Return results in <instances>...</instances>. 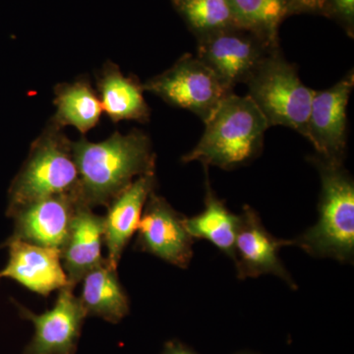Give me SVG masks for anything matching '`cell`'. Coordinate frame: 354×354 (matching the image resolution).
<instances>
[{
  "mask_svg": "<svg viewBox=\"0 0 354 354\" xmlns=\"http://www.w3.org/2000/svg\"><path fill=\"white\" fill-rule=\"evenodd\" d=\"M79 174L78 197L90 208L106 206L139 176L155 172L156 156L145 133L115 132L93 143L85 138L72 142Z\"/></svg>",
  "mask_w": 354,
  "mask_h": 354,
  "instance_id": "1",
  "label": "cell"
},
{
  "mask_svg": "<svg viewBox=\"0 0 354 354\" xmlns=\"http://www.w3.org/2000/svg\"><path fill=\"white\" fill-rule=\"evenodd\" d=\"M204 134L196 147L183 157L184 164L232 171L260 155L269 128L265 116L248 95L228 94L205 122Z\"/></svg>",
  "mask_w": 354,
  "mask_h": 354,
  "instance_id": "2",
  "label": "cell"
},
{
  "mask_svg": "<svg viewBox=\"0 0 354 354\" xmlns=\"http://www.w3.org/2000/svg\"><path fill=\"white\" fill-rule=\"evenodd\" d=\"M321 178L319 218L313 227L291 239L312 257L351 264L354 258V183L344 162L314 156Z\"/></svg>",
  "mask_w": 354,
  "mask_h": 354,
  "instance_id": "3",
  "label": "cell"
},
{
  "mask_svg": "<svg viewBox=\"0 0 354 354\" xmlns=\"http://www.w3.org/2000/svg\"><path fill=\"white\" fill-rule=\"evenodd\" d=\"M79 174L72 141L50 122L32 144L29 156L9 189L7 215L44 198L78 193Z\"/></svg>",
  "mask_w": 354,
  "mask_h": 354,
  "instance_id": "4",
  "label": "cell"
},
{
  "mask_svg": "<svg viewBox=\"0 0 354 354\" xmlns=\"http://www.w3.org/2000/svg\"><path fill=\"white\" fill-rule=\"evenodd\" d=\"M248 95L265 116L269 127H285L306 138L315 91L302 83L297 67L281 51L270 53L245 83Z\"/></svg>",
  "mask_w": 354,
  "mask_h": 354,
  "instance_id": "5",
  "label": "cell"
},
{
  "mask_svg": "<svg viewBox=\"0 0 354 354\" xmlns=\"http://www.w3.org/2000/svg\"><path fill=\"white\" fill-rule=\"evenodd\" d=\"M143 88L171 106L196 114L204 123L232 93L209 67L190 53L179 58L164 73L150 79Z\"/></svg>",
  "mask_w": 354,
  "mask_h": 354,
  "instance_id": "6",
  "label": "cell"
},
{
  "mask_svg": "<svg viewBox=\"0 0 354 354\" xmlns=\"http://www.w3.org/2000/svg\"><path fill=\"white\" fill-rule=\"evenodd\" d=\"M279 48L259 35L234 26L200 37L196 57L234 92L237 84H245L263 60Z\"/></svg>",
  "mask_w": 354,
  "mask_h": 354,
  "instance_id": "7",
  "label": "cell"
},
{
  "mask_svg": "<svg viewBox=\"0 0 354 354\" xmlns=\"http://www.w3.org/2000/svg\"><path fill=\"white\" fill-rule=\"evenodd\" d=\"M136 232V247L142 252L180 269L189 266L195 239L186 230L185 216L155 191L147 200Z\"/></svg>",
  "mask_w": 354,
  "mask_h": 354,
  "instance_id": "8",
  "label": "cell"
},
{
  "mask_svg": "<svg viewBox=\"0 0 354 354\" xmlns=\"http://www.w3.org/2000/svg\"><path fill=\"white\" fill-rule=\"evenodd\" d=\"M291 239H281L270 234L259 214L246 205L239 215L234 244V263L239 279L272 274L285 281L291 290H297L295 279L279 258L283 247L290 246Z\"/></svg>",
  "mask_w": 354,
  "mask_h": 354,
  "instance_id": "9",
  "label": "cell"
},
{
  "mask_svg": "<svg viewBox=\"0 0 354 354\" xmlns=\"http://www.w3.org/2000/svg\"><path fill=\"white\" fill-rule=\"evenodd\" d=\"M354 87L353 70L324 91H315L310 109L306 138L317 156L344 162L346 149V109Z\"/></svg>",
  "mask_w": 354,
  "mask_h": 354,
  "instance_id": "10",
  "label": "cell"
},
{
  "mask_svg": "<svg viewBox=\"0 0 354 354\" xmlns=\"http://www.w3.org/2000/svg\"><path fill=\"white\" fill-rule=\"evenodd\" d=\"M73 290L67 286L58 290L55 306L43 314L19 306L21 316L31 321L35 327V335L26 354H75L87 315Z\"/></svg>",
  "mask_w": 354,
  "mask_h": 354,
  "instance_id": "11",
  "label": "cell"
},
{
  "mask_svg": "<svg viewBox=\"0 0 354 354\" xmlns=\"http://www.w3.org/2000/svg\"><path fill=\"white\" fill-rule=\"evenodd\" d=\"M79 202L78 193H70L26 205L9 216L15 221L10 239L62 250Z\"/></svg>",
  "mask_w": 354,
  "mask_h": 354,
  "instance_id": "12",
  "label": "cell"
},
{
  "mask_svg": "<svg viewBox=\"0 0 354 354\" xmlns=\"http://www.w3.org/2000/svg\"><path fill=\"white\" fill-rule=\"evenodd\" d=\"M6 245L9 250L8 262L0 271V279H13L43 297H48L53 291L68 286L58 249L11 239Z\"/></svg>",
  "mask_w": 354,
  "mask_h": 354,
  "instance_id": "13",
  "label": "cell"
},
{
  "mask_svg": "<svg viewBox=\"0 0 354 354\" xmlns=\"http://www.w3.org/2000/svg\"><path fill=\"white\" fill-rule=\"evenodd\" d=\"M156 174H144L114 198L108 205L104 218V243L108 249V264L118 269L121 256L137 232L144 207L155 191Z\"/></svg>",
  "mask_w": 354,
  "mask_h": 354,
  "instance_id": "14",
  "label": "cell"
},
{
  "mask_svg": "<svg viewBox=\"0 0 354 354\" xmlns=\"http://www.w3.org/2000/svg\"><path fill=\"white\" fill-rule=\"evenodd\" d=\"M104 218L79 202L70 227L68 237L62 250V263L68 286L75 288L88 272L102 264Z\"/></svg>",
  "mask_w": 354,
  "mask_h": 354,
  "instance_id": "15",
  "label": "cell"
},
{
  "mask_svg": "<svg viewBox=\"0 0 354 354\" xmlns=\"http://www.w3.org/2000/svg\"><path fill=\"white\" fill-rule=\"evenodd\" d=\"M97 90L104 113L113 122L134 120L146 122L150 108L144 97L143 85L136 77L123 75L113 62L104 65L97 77Z\"/></svg>",
  "mask_w": 354,
  "mask_h": 354,
  "instance_id": "16",
  "label": "cell"
},
{
  "mask_svg": "<svg viewBox=\"0 0 354 354\" xmlns=\"http://www.w3.org/2000/svg\"><path fill=\"white\" fill-rule=\"evenodd\" d=\"M82 295L79 297L87 316L100 317L118 323L128 315L129 297L121 285L116 269L106 262L88 272L83 279Z\"/></svg>",
  "mask_w": 354,
  "mask_h": 354,
  "instance_id": "17",
  "label": "cell"
},
{
  "mask_svg": "<svg viewBox=\"0 0 354 354\" xmlns=\"http://www.w3.org/2000/svg\"><path fill=\"white\" fill-rule=\"evenodd\" d=\"M239 225V215L228 209L225 201L216 196L207 179L204 209L192 218H185L187 232L193 239L209 241L234 260Z\"/></svg>",
  "mask_w": 354,
  "mask_h": 354,
  "instance_id": "18",
  "label": "cell"
},
{
  "mask_svg": "<svg viewBox=\"0 0 354 354\" xmlns=\"http://www.w3.org/2000/svg\"><path fill=\"white\" fill-rule=\"evenodd\" d=\"M55 94L57 111L51 123L62 129L76 128L82 134L97 127L102 113V104L88 79L60 84L55 87Z\"/></svg>",
  "mask_w": 354,
  "mask_h": 354,
  "instance_id": "19",
  "label": "cell"
},
{
  "mask_svg": "<svg viewBox=\"0 0 354 354\" xmlns=\"http://www.w3.org/2000/svg\"><path fill=\"white\" fill-rule=\"evenodd\" d=\"M235 25L259 35L274 46H279L278 29L290 12L288 0H228Z\"/></svg>",
  "mask_w": 354,
  "mask_h": 354,
  "instance_id": "20",
  "label": "cell"
},
{
  "mask_svg": "<svg viewBox=\"0 0 354 354\" xmlns=\"http://www.w3.org/2000/svg\"><path fill=\"white\" fill-rule=\"evenodd\" d=\"M177 4L200 37L236 26L228 0H177Z\"/></svg>",
  "mask_w": 354,
  "mask_h": 354,
  "instance_id": "21",
  "label": "cell"
},
{
  "mask_svg": "<svg viewBox=\"0 0 354 354\" xmlns=\"http://www.w3.org/2000/svg\"><path fill=\"white\" fill-rule=\"evenodd\" d=\"M339 16L349 27H353L354 18V0H327V7Z\"/></svg>",
  "mask_w": 354,
  "mask_h": 354,
  "instance_id": "22",
  "label": "cell"
},
{
  "mask_svg": "<svg viewBox=\"0 0 354 354\" xmlns=\"http://www.w3.org/2000/svg\"><path fill=\"white\" fill-rule=\"evenodd\" d=\"M291 11L322 12L327 9V0H288Z\"/></svg>",
  "mask_w": 354,
  "mask_h": 354,
  "instance_id": "23",
  "label": "cell"
},
{
  "mask_svg": "<svg viewBox=\"0 0 354 354\" xmlns=\"http://www.w3.org/2000/svg\"><path fill=\"white\" fill-rule=\"evenodd\" d=\"M162 354H196L190 351L189 348H185L183 344L178 342H171L167 344L164 353Z\"/></svg>",
  "mask_w": 354,
  "mask_h": 354,
  "instance_id": "24",
  "label": "cell"
}]
</instances>
